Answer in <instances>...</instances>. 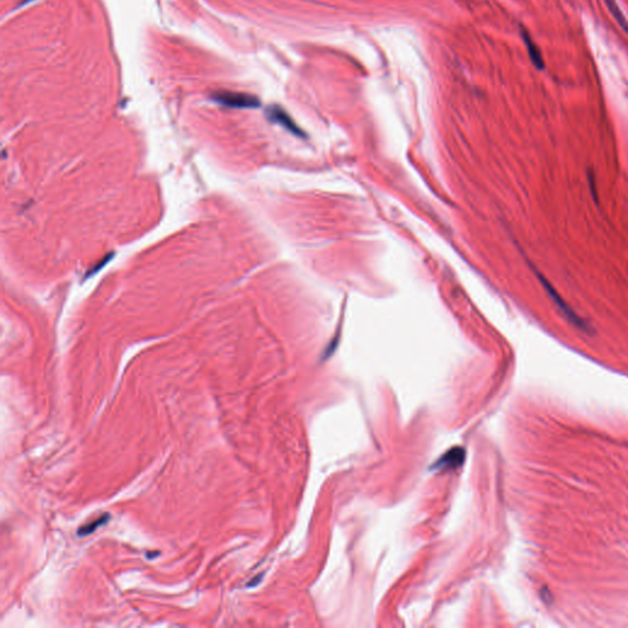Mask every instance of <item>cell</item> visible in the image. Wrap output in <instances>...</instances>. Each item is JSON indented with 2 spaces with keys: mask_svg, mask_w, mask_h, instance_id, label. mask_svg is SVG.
<instances>
[{
  "mask_svg": "<svg viewBox=\"0 0 628 628\" xmlns=\"http://www.w3.org/2000/svg\"><path fill=\"white\" fill-rule=\"evenodd\" d=\"M521 37L524 40V43H526V48H528V53H529V57H531L533 64H534L538 69H544V59H543V56H541V52H540L539 48H538L535 43L533 42V40H531V36H529V33L526 32L524 28H521Z\"/></svg>",
  "mask_w": 628,
  "mask_h": 628,
  "instance_id": "277c9868",
  "label": "cell"
},
{
  "mask_svg": "<svg viewBox=\"0 0 628 628\" xmlns=\"http://www.w3.org/2000/svg\"><path fill=\"white\" fill-rule=\"evenodd\" d=\"M213 100L215 102L231 108H258L261 106L259 100L248 93L220 91L213 95Z\"/></svg>",
  "mask_w": 628,
  "mask_h": 628,
  "instance_id": "6da1fadb",
  "label": "cell"
},
{
  "mask_svg": "<svg viewBox=\"0 0 628 628\" xmlns=\"http://www.w3.org/2000/svg\"><path fill=\"white\" fill-rule=\"evenodd\" d=\"M266 117H268V119L270 122L279 124V126H283L286 131H289L292 134L297 135V136H303L304 135L303 131L298 128L297 124L292 121V118L279 106H271V107L268 108L266 109Z\"/></svg>",
  "mask_w": 628,
  "mask_h": 628,
  "instance_id": "7a4b0ae2",
  "label": "cell"
},
{
  "mask_svg": "<svg viewBox=\"0 0 628 628\" xmlns=\"http://www.w3.org/2000/svg\"><path fill=\"white\" fill-rule=\"evenodd\" d=\"M466 459V451L463 448H453L451 451H448L446 454H443L438 459L433 469L436 470H449V469H456L458 466L463 464V461Z\"/></svg>",
  "mask_w": 628,
  "mask_h": 628,
  "instance_id": "3957f363",
  "label": "cell"
},
{
  "mask_svg": "<svg viewBox=\"0 0 628 628\" xmlns=\"http://www.w3.org/2000/svg\"><path fill=\"white\" fill-rule=\"evenodd\" d=\"M158 555H160L158 554V552H155V554H149L148 555V557L151 559V557H154V556H158Z\"/></svg>",
  "mask_w": 628,
  "mask_h": 628,
  "instance_id": "52a82bcc",
  "label": "cell"
},
{
  "mask_svg": "<svg viewBox=\"0 0 628 628\" xmlns=\"http://www.w3.org/2000/svg\"><path fill=\"white\" fill-rule=\"evenodd\" d=\"M108 519H109V514H103V516H100L98 519L93 521V523H89V524H86V526H81L79 531H78V534H79L80 536L90 535V534H93V531H97V528L105 526V524L107 523Z\"/></svg>",
  "mask_w": 628,
  "mask_h": 628,
  "instance_id": "8992f818",
  "label": "cell"
},
{
  "mask_svg": "<svg viewBox=\"0 0 628 628\" xmlns=\"http://www.w3.org/2000/svg\"><path fill=\"white\" fill-rule=\"evenodd\" d=\"M606 5L609 8L610 13L614 15L615 19L619 23L620 26L624 28V32L628 35V20L624 18L622 11L620 9L619 5L616 3V0H605Z\"/></svg>",
  "mask_w": 628,
  "mask_h": 628,
  "instance_id": "5b68a950",
  "label": "cell"
}]
</instances>
